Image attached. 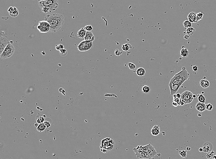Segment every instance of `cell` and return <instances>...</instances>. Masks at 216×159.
Instances as JSON below:
<instances>
[{"mask_svg":"<svg viewBox=\"0 0 216 159\" xmlns=\"http://www.w3.org/2000/svg\"><path fill=\"white\" fill-rule=\"evenodd\" d=\"M49 118H46L45 119V121L44 122V123L45 124V126H46L47 128H49L51 126V123H52V120L51 119H49Z\"/></svg>","mask_w":216,"mask_h":159,"instance_id":"obj_28","label":"cell"},{"mask_svg":"<svg viewBox=\"0 0 216 159\" xmlns=\"http://www.w3.org/2000/svg\"><path fill=\"white\" fill-rule=\"evenodd\" d=\"M46 0H38V1H44Z\"/></svg>","mask_w":216,"mask_h":159,"instance_id":"obj_46","label":"cell"},{"mask_svg":"<svg viewBox=\"0 0 216 159\" xmlns=\"http://www.w3.org/2000/svg\"><path fill=\"white\" fill-rule=\"evenodd\" d=\"M128 66H129V67L130 70H135V69H136V68H137L136 65H135L134 64L132 63H130V62H129V63H128Z\"/></svg>","mask_w":216,"mask_h":159,"instance_id":"obj_30","label":"cell"},{"mask_svg":"<svg viewBox=\"0 0 216 159\" xmlns=\"http://www.w3.org/2000/svg\"><path fill=\"white\" fill-rule=\"evenodd\" d=\"M45 20L49 22L50 25L49 32H56L62 28L65 23L64 16L60 14H51L45 17Z\"/></svg>","mask_w":216,"mask_h":159,"instance_id":"obj_1","label":"cell"},{"mask_svg":"<svg viewBox=\"0 0 216 159\" xmlns=\"http://www.w3.org/2000/svg\"><path fill=\"white\" fill-rule=\"evenodd\" d=\"M213 108V105L210 103H208L206 104V110H207L208 111L212 110Z\"/></svg>","mask_w":216,"mask_h":159,"instance_id":"obj_34","label":"cell"},{"mask_svg":"<svg viewBox=\"0 0 216 159\" xmlns=\"http://www.w3.org/2000/svg\"><path fill=\"white\" fill-rule=\"evenodd\" d=\"M204 16V13L203 12H199L196 14V18L197 21H200L201 20Z\"/></svg>","mask_w":216,"mask_h":159,"instance_id":"obj_29","label":"cell"},{"mask_svg":"<svg viewBox=\"0 0 216 159\" xmlns=\"http://www.w3.org/2000/svg\"><path fill=\"white\" fill-rule=\"evenodd\" d=\"M212 159H216V155H214V156L212 157Z\"/></svg>","mask_w":216,"mask_h":159,"instance_id":"obj_44","label":"cell"},{"mask_svg":"<svg viewBox=\"0 0 216 159\" xmlns=\"http://www.w3.org/2000/svg\"><path fill=\"white\" fill-rule=\"evenodd\" d=\"M176 95H177V97L178 98H181V94H176Z\"/></svg>","mask_w":216,"mask_h":159,"instance_id":"obj_42","label":"cell"},{"mask_svg":"<svg viewBox=\"0 0 216 159\" xmlns=\"http://www.w3.org/2000/svg\"><path fill=\"white\" fill-rule=\"evenodd\" d=\"M188 20L190 22L192 23H196L198 22L196 18V14L195 12L190 13L187 16Z\"/></svg>","mask_w":216,"mask_h":159,"instance_id":"obj_12","label":"cell"},{"mask_svg":"<svg viewBox=\"0 0 216 159\" xmlns=\"http://www.w3.org/2000/svg\"><path fill=\"white\" fill-rule=\"evenodd\" d=\"M203 149V151L204 152H208L211 150L210 149L209 146H206V145H204Z\"/></svg>","mask_w":216,"mask_h":159,"instance_id":"obj_36","label":"cell"},{"mask_svg":"<svg viewBox=\"0 0 216 159\" xmlns=\"http://www.w3.org/2000/svg\"><path fill=\"white\" fill-rule=\"evenodd\" d=\"M200 85L203 88H207L210 86V82L207 80H202L200 81Z\"/></svg>","mask_w":216,"mask_h":159,"instance_id":"obj_17","label":"cell"},{"mask_svg":"<svg viewBox=\"0 0 216 159\" xmlns=\"http://www.w3.org/2000/svg\"><path fill=\"white\" fill-rule=\"evenodd\" d=\"M193 97H194V98H195L196 97V95H195V94H194V95H193Z\"/></svg>","mask_w":216,"mask_h":159,"instance_id":"obj_45","label":"cell"},{"mask_svg":"<svg viewBox=\"0 0 216 159\" xmlns=\"http://www.w3.org/2000/svg\"><path fill=\"white\" fill-rule=\"evenodd\" d=\"M133 150L137 157L140 159H151L157 154L155 148L151 144L139 145Z\"/></svg>","mask_w":216,"mask_h":159,"instance_id":"obj_2","label":"cell"},{"mask_svg":"<svg viewBox=\"0 0 216 159\" xmlns=\"http://www.w3.org/2000/svg\"><path fill=\"white\" fill-rule=\"evenodd\" d=\"M189 54V51L187 48H184V46L182 47V48L180 51V55L183 58L187 57Z\"/></svg>","mask_w":216,"mask_h":159,"instance_id":"obj_18","label":"cell"},{"mask_svg":"<svg viewBox=\"0 0 216 159\" xmlns=\"http://www.w3.org/2000/svg\"><path fill=\"white\" fill-rule=\"evenodd\" d=\"M136 72L138 76H142L146 74V70L143 68H139L137 69Z\"/></svg>","mask_w":216,"mask_h":159,"instance_id":"obj_20","label":"cell"},{"mask_svg":"<svg viewBox=\"0 0 216 159\" xmlns=\"http://www.w3.org/2000/svg\"><path fill=\"white\" fill-rule=\"evenodd\" d=\"M199 151H200V152H202V151H203V148H200V149H199Z\"/></svg>","mask_w":216,"mask_h":159,"instance_id":"obj_43","label":"cell"},{"mask_svg":"<svg viewBox=\"0 0 216 159\" xmlns=\"http://www.w3.org/2000/svg\"><path fill=\"white\" fill-rule=\"evenodd\" d=\"M195 108L200 112H203V111L206 110V104L205 103H202L200 102H198L195 105Z\"/></svg>","mask_w":216,"mask_h":159,"instance_id":"obj_11","label":"cell"},{"mask_svg":"<svg viewBox=\"0 0 216 159\" xmlns=\"http://www.w3.org/2000/svg\"><path fill=\"white\" fill-rule=\"evenodd\" d=\"M189 75H190L187 72L186 68L183 67L182 70L176 74L170 80L169 83L180 88L185 81L189 79Z\"/></svg>","mask_w":216,"mask_h":159,"instance_id":"obj_3","label":"cell"},{"mask_svg":"<svg viewBox=\"0 0 216 159\" xmlns=\"http://www.w3.org/2000/svg\"><path fill=\"white\" fill-rule=\"evenodd\" d=\"M193 95L192 92L189 91H186L181 94V99L185 104L190 103L192 102L194 99Z\"/></svg>","mask_w":216,"mask_h":159,"instance_id":"obj_8","label":"cell"},{"mask_svg":"<svg viewBox=\"0 0 216 159\" xmlns=\"http://www.w3.org/2000/svg\"><path fill=\"white\" fill-rule=\"evenodd\" d=\"M142 91L145 94H147L149 93L150 91V88L149 86H147V85H145L143 86L142 87Z\"/></svg>","mask_w":216,"mask_h":159,"instance_id":"obj_27","label":"cell"},{"mask_svg":"<svg viewBox=\"0 0 216 159\" xmlns=\"http://www.w3.org/2000/svg\"><path fill=\"white\" fill-rule=\"evenodd\" d=\"M115 145L113 139L110 137H107L102 140L100 146L101 150L104 153H107L112 150Z\"/></svg>","mask_w":216,"mask_h":159,"instance_id":"obj_5","label":"cell"},{"mask_svg":"<svg viewBox=\"0 0 216 159\" xmlns=\"http://www.w3.org/2000/svg\"><path fill=\"white\" fill-rule=\"evenodd\" d=\"M131 45L129 43L122 45V50L124 51H129L130 48H131Z\"/></svg>","mask_w":216,"mask_h":159,"instance_id":"obj_23","label":"cell"},{"mask_svg":"<svg viewBox=\"0 0 216 159\" xmlns=\"http://www.w3.org/2000/svg\"><path fill=\"white\" fill-rule=\"evenodd\" d=\"M46 128H47V127L45 126V124L44 123H42L39 124V125L37 127L36 129H37V130L39 131V132H43L45 130Z\"/></svg>","mask_w":216,"mask_h":159,"instance_id":"obj_21","label":"cell"},{"mask_svg":"<svg viewBox=\"0 0 216 159\" xmlns=\"http://www.w3.org/2000/svg\"><path fill=\"white\" fill-rule=\"evenodd\" d=\"M59 52H60V55L62 56H66L67 54V51L66 49H65V48H63V49L60 50L59 51Z\"/></svg>","mask_w":216,"mask_h":159,"instance_id":"obj_31","label":"cell"},{"mask_svg":"<svg viewBox=\"0 0 216 159\" xmlns=\"http://www.w3.org/2000/svg\"><path fill=\"white\" fill-rule=\"evenodd\" d=\"M45 116L42 115V114H39L38 116H36V122L37 123L39 124L41 123H44L45 121Z\"/></svg>","mask_w":216,"mask_h":159,"instance_id":"obj_19","label":"cell"},{"mask_svg":"<svg viewBox=\"0 0 216 159\" xmlns=\"http://www.w3.org/2000/svg\"><path fill=\"white\" fill-rule=\"evenodd\" d=\"M122 53L123 52L120 51L119 50H118V49H116L115 51V54L117 56H120V55H122Z\"/></svg>","mask_w":216,"mask_h":159,"instance_id":"obj_38","label":"cell"},{"mask_svg":"<svg viewBox=\"0 0 216 159\" xmlns=\"http://www.w3.org/2000/svg\"><path fill=\"white\" fill-rule=\"evenodd\" d=\"M7 11L10 15L13 18H15L19 15V11L16 7H11L8 8Z\"/></svg>","mask_w":216,"mask_h":159,"instance_id":"obj_10","label":"cell"},{"mask_svg":"<svg viewBox=\"0 0 216 159\" xmlns=\"http://www.w3.org/2000/svg\"><path fill=\"white\" fill-rule=\"evenodd\" d=\"M189 38V36H188V35H185L184 36V38L185 39H186V40L188 39Z\"/></svg>","mask_w":216,"mask_h":159,"instance_id":"obj_41","label":"cell"},{"mask_svg":"<svg viewBox=\"0 0 216 159\" xmlns=\"http://www.w3.org/2000/svg\"><path fill=\"white\" fill-rule=\"evenodd\" d=\"M179 154L183 158H185L187 156V151L185 150H182L179 151Z\"/></svg>","mask_w":216,"mask_h":159,"instance_id":"obj_33","label":"cell"},{"mask_svg":"<svg viewBox=\"0 0 216 159\" xmlns=\"http://www.w3.org/2000/svg\"><path fill=\"white\" fill-rule=\"evenodd\" d=\"M15 51L14 46L12 44L9 43L1 54H0V58L4 59L10 58L13 55Z\"/></svg>","mask_w":216,"mask_h":159,"instance_id":"obj_6","label":"cell"},{"mask_svg":"<svg viewBox=\"0 0 216 159\" xmlns=\"http://www.w3.org/2000/svg\"><path fill=\"white\" fill-rule=\"evenodd\" d=\"M181 101V98H173V102H175L178 104V105H180V102Z\"/></svg>","mask_w":216,"mask_h":159,"instance_id":"obj_37","label":"cell"},{"mask_svg":"<svg viewBox=\"0 0 216 159\" xmlns=\"http://www.w3.org/2000/svg\"><path fill=\"white\" fill-rule=\"evenodd\" d=\"M78 49L80 51H86L85 40H84L80 43L78 46Z\"/></svg>","mask_w":216,"mask_h":159,"instance_id":"obj_15","label":"cell"},{"mask_svg":"<svg viewBox=\"0 0 216 159\" xmlns=\"http://www.w3.org/2000/svg\"><path fill=\"white\" fill-rule=\"evenodd\" d=\"M56 49L58 51H60V50L64 48V46L62 44H59L58 45H57L56 46V47H55Z\"/></svg>","mask_w":216,"mask_h":159,"instance_id":"obj_35","label":"cell"},{"mask_svg":"<svg viewBox=\"0 0 216 159\" xmlns=\"http://www.w3.org/2000/svg\"><path fill=\"white\" fill-rule=\"evenodd\" d=\"M86 41V51H89L93 46V41Z\"/></svg>","mask_w":216,"mask_h":159,"instance_id":"obj_22","label":"cell"},{"mask_svg":"<svg viewBox=\"0 0 216 159\" xmlns=\"http://www.w3.org/2000/svg\"><path fill=\"white\" fill-rule=\"evenodd\" d=\"M195 29L192 27L187 28L186 29V33L189 36L193 35L195 33Z\"/></svg>","mask_w":216,"mask_h":159,"instance_id":"obj_24","label":"cell"},{"mask_svg":"<svg viewBox=\"0 0 216 159\" xmlns=\"http://www.w3.org/2000/svg\"><path fill=\"white\" fill-rule=\"evenodd\" d=\"M198 99L199 102L202 103H205L206 100L205 97L203 95V94H200L198 95Z\"/></svg>","mask_w":216,"mask_h":159,"instance_id":"obj_25","label":"cell"},{"mask_svg":"<svg viewBox=\"0 0 216 159\" xmlns=\"http://www.w3.org/2000/svg\"><path fill=\"white\" fill-rule=\"evenodd\" d=\"M87 31L84 28H82L78 32L77 35L80 38H84L86 36Z\"/></svg>","mask_w":216,"mask_h":159,"instance_id":"obj_16","label":"cell"},{"mask_svg":"<svg viewBox=\"0 0 216 159\" xmlns=\"http://www.w3.org/2000/svg\"><path fill=\"white\" fill-rule=\"evenodd\" d=\"M183 25L184 27L186 29H187V28H190L191 27L192 24V23L191 22H190L189 20H185L184 22H183Z\"/></svg>","mask_w":216,"mask_h":159,"instance_id":"obj_26","label":"cell"},{"mask_svg":"<svg viewBox=\"0 0 216 159\" xmlns=\"http://www.w3.org/2000/svg\"><path fill=\"white\" fill-rule=\"evenodd\" d=\"M10 42H9L8 40L5 37H2V36H0V54L3 52L4 49L6 48L8 44Z\"/></svg>","mask_w":216,"mask_h":159,"instance_id":"obj_9","label":"cell"},{"mask_svg":"<svg viewBox=\"0 0 216 159\" xmlns=\"http://www.w3.org/2000/svg\"><path fill=\"white\" fill-rule=\"evenodd\" d=\"M37 29L40 33H46L49 32L50 25L49 23L46 20L41 21L39 22L38 25L37 26Z\"/></svg>","mask_w":216,"mask_h":159,"instance_id":"obj_7","label":"cell"},{"mask_svg":"<svg viewBox=\"0 0 216 159\" xmlns=\"http://www.w3.org/2000/svg\"><path fill=\"white\" fill-rule=\"evenodd\" d=\"M38 5L41 8L43 7L49 8L51 13L56 10L59 6V1L58 0H46L38 1Z\"/></svg>","mask_w":216,"mask_h":159,"instance_id":"obj_4","label":"cell"},{"mask_svg":"<svg viewBox=\"0 0 216 159\" xmlns=\"http://www.w3.org/2000/svg\"><path fill=\"white\" fill-rule=\"evenodd\" d=\"M172 105H173V106H174V107H176L178 106V104L177 103L175 102H173V103H172Z\"/></svg>","mask_w":216,"mask_h":159,"instance_id":"obj_40","label":"cell"},{"mask_svg":"<svg viewBox=\"0 0 216 159\" xmlns=\"http://www.w3.org/2000/svg\"><path fill=\"white\" fill-rule=\"evenodd\" d=\"M160 133V129L159 126L158 125L154 126L151 130V134L152 135L156 136Z\"/></svg>","mask_w":216,"mask_h":159,"instance_id":"obj_13","label":"cell"},{"mask_svg":"<svg viewBox=\"0 0 216 159\" xmlns=\"http://www.w3.org/2000/svg\"><path fill=\"white\" fill-rule=\"evenodd\" d=\"M84 28L87 31H91L93 29V27L91 25H87L84 27Z\"/></svg>","mask_w":216,"mask_h":159,"instance_id":"obj_32","label":"cell"},{"mask_svg":"<svg viewBox=\"0 0 216 159\" xmlns=\"http://www.w3.org/2000/svg\"><path fill=\"white\" fill-rule=\"evenodd\" d=\"M94 40L95 37L94 36L93 33L91 31H87L86 36L84 38V40L94 41Z\"/></svg>","mask_w":216,"mask_h":159,"instance_id":"obj_14","label":"cell"},{"mask_svg":"<svg viewBox=\"0 0 216 159\" xmlns=\"http://www.w3.org/2000/svg\"><path fill=\"white\" fill-rule=\"evenodd\" d=\"M192 69L193 70V71H197L198 70V66H197L196 65H195L192 68Z\"/></svg>","mask_w":216,"mask_h":159,"instance_id":"obj_39","label":"cell"}]
</instances>
